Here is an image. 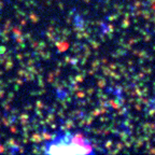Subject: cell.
I'll return each instance as SVG.
<instances>
[{
  "label": "cell",
  "instance_id": "obj_1",
  "mask_svg": "<svg viewBox=\"0 0 155 155\" xmlns=\"http://www.w3.org/2000/svg\"><path fill=\"white\" fill-rule=\"evenodd\" d=\"M45 152L51 154H85L93 153V148L80 134L66 133L51 140L45 147Z\"/></svg>",
  "mask_w": 155,
  "mask_h": 155
}]
</instances>
